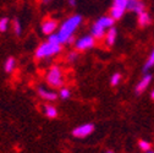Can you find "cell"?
<instances>
[{
	"label": "cell",
	"instance_id": "obj_5",
	"mask_svg": "<svg viewBox=\"0 0 154 153\" xmlns=\"http://www.w3.org/2000/svg\"><path fill=\"white\" fill-rule=\"evenodd\" d=\"M127 3H128V0H114L112 8L110 10V16L115 21L120 20V18L124 16L125 10L127 9Z\"/></svg>",
	"mask_w": 154,
	"mask_h": 153
},
{
	"label": "cell",
	"instance_id": "obj_17",
	"mask_svg": "<svg viewBox=\"0 0 154 153\" xmlns=\"http://www.w3.org/2000/svg\"><path fill=\"white\" fill-rule=\"evenodd\" d=\"M120 81H121V75H120L119 72H116V73H114V75L111 76L110 83H111V86H118V85L120 83Z\"/></svg>",
	"mask_w": 154,
	"mask_h": 153
},
{
	"label": "cell",
	"instance_id": "obj_22",
	"mask_svg": "<svg viewBox=\"0 0 154 153\" xmlns=\"http://www.w3.org/2000/svg\"><path fill=\"white\" fill-rule=\"evenodd\" d=\"M77 56H79V54H77L76 52H71V53H69V55H67V60H69V61H75V60L77 59Z\"/></svg>",
	"mask_w": 154,
	"mask_h": 153
},
{
	"label": "cell",
	"instance_id": "obj_23",
	"mask_svg": "<svg viewBox=\"0 0 154 153\" xmlns=\"http://www.w3.org/2000/svg\"><path fill=\"white\" fill-rule=\"evenodd\" d=\"M69 4L71 6H76V0H69Z\"/></svg>",
	"mask_w": 154,
	"mask_h": 153
},
{
	"label": "cell",
	"instance_id": "obj_4",
	"mask_svg": "<svg viewBox=\"0 0 154 153\" xmlns=\"http://www.w3.org/2000/svg\"><path fill=\"white\" fill-rule=\"evenodd\" d=\"M47 82L53 87H60L64 83V73L59 66H53L47 73Z\"/></svg>",
	"mask_w": 154,
	"mask_h": 153
},
{
	"label": "cell",
	"instance_id": "obj_18",
	"mask_svg": "<svg viewBox=\"0 0 154 153\" xmlns=\"http://www.w3.org/2000/svg\"><path fill=\"white\" fill-rule=\"evenodd\" d=\"M59 95H60V98H63V99H67V98H70L71 92H70L69 88H61Z\"/></svg>",
	"mask_w": 154,
	"mask_h": 153
},
{
	"label": "cell",
	"instance_id": "obj_24",
	"mask_svg": "<svg viewBox=\"0 0 154 153\" xmlns=\"http://www.w3.org/2000/svg\"><path fill=\"white\" fill-rule=\"evenodd\" d=\"M152 98H153V99H154V91H153V92H152Z\"/></svg>",
	"mask_w": 154,
	"mask_h": 153
},
{
	"label": "cell",
	"instance_id": "obj_6",
	"mask_svg": "<svg viewBox=\"0 0 154 153\" xmlns=\"http://www.w3.org/2000/svg\"><path fill=\"white\" fill-rule=\"evenodd\" d=\"M94 44H95V38L91 34V36H83V37H81L80 39L75 43V47H76L77 50L85 52L87 49L93 48Z\"/></svg>",
	"mask_w": 154,
	"mask_h": 153
},
{
	"label": "cell",
	"instance_id": "obj_15",
	"mask_svg": "<svg viewBox=\"0 0 154 153\" xmlns=\"http://www.w3.org/2000/svg\"><path fill=\"white\" fill-rule=\"evenodd\" d=\"M153 66H154V49H153V52L150 53L149 58L147 59V61H146V64H144V71L149 70V69L153 67Z\"/></svg>",
	"mask_w": 154,
	"mask_h": 153
},
{
	"label": "cell",
	"instance_id": "obj_7",
	"mask_svg": "<svg viewBox=\"0 0 154 153\" xmlns=\"http://www.w3.org/2000/svg\"><path fill=\"white\" fill-rule=\"evenodd\" d=\"M93 131H94V125L88 123V124H83V125L77 126L72 131V135L75 137H77V139H85V137L89 136Z\"/></svg>",
	"mask_w": 154,
	"mask_h": 153
},
{
	"label": "cell",
	"instance_id": "obj_19",
	"mask_svg": "<svg viewBox=\"0 0 154 153\" xmlns=\"http://www.w3.org/2000/svg\"><path fill=\"white\" fill-rule=\"evenodd\" d=\"M8 25H9V20L6 17H3L0 20V32H5L8 30Z\"/></svg>",
	"mask_w": 154,
	"mask_h": 153
},
{
	"label": "cell",
	"instance_id": "obj_11",
	"mask_svg": "<svg viewBox=\"0 0 154 153\" xmlns=\"http://www.w3.org/2000/svg\"><path fill=\"white\" fill-rule=\"evenodd\" d=\"M116 36H118L116 28H114V27L109 28L108 32L105 33V43L108 45H112L115 43V41H116Z\"/></svg>",
	"mask_w": 154,
	"mask_h": 153
},
{
	"label": "cell",
	"instance_id": "obj_14",
	"mask_svg": "<svg viewBox=\"0 0 154 153\" xmlns=\"http://www.w3.org/2000/svg\"><path fill=\"white\" fill-rule=\"evenodd\" d=\"M44 113H45V115L50 119H54V118L57 117V110L53 105H45L44 107Z\"/></svg>",
	"mask_w": 154,
	"mask_h": 153
},
{
	"label": "cell",
	"instance_id": "obj_27",
	"mask_svg": "<svg viewBox=\"0 0 154 153\" xmlns=\"http://www.w3.org/2000/svg\"><path fill=\"white\" fill-rule=\"evenodd\" d=\"M48 2H50V0H44V3H48Z\"/></svg>",
	"mask_w": 154,
	"mask_h": 153
},
{
	"label": "cell",
	"instance_id": "obj_8",
	"mask_svg": "<svg viewBox=\"0 0 154 153\" xmlns=\"http://www.w3.org/2000/svg\"><path fill=\"white\" fill-rule=\"evenodd\" d=\"M56 27H57V22L55 21V20H51V18H49V20H45L44 22H43V25H42V31H43V33L44 34H53L54 32H55V30H56Z\"/></svg>",
	"mask_w": 154,
	"mask_h": 153
},
{
	"label": "cell",
	"instance_id": "obj_25",
	"mask_svg": "<svg viewBox=\"0 0 154 153\" xmlns=\"http://www.w3.org/2000/svg\"><path fill=\"white\" fill-rule=\"evenodd\" d=\"M146 153H154V152H153V151H147Z\"/></svg>",
	"mask_w": 154,
	"mask_h": 153
},
{
	"label": "cell",
	"instance_id": "obj_16",
	"mask_svg": "<svg viewBox=\"0 0 154 153\" xmlns=\"http://www.w3.org/2000/svg\"><path fill=\"white\" fill-rule=\"evenodd\" d=\"M15 65H16L15 59H14V58H9V59L6 60V63H5V71H6V72H11V71L15 69Z\"/></svg>",
	"mask_w": 154,
	"mask_h": 153
},
{
	"label": "cell",
	"instance_id": "obj_20",
	"mask_svg": "<svg viewBox=\"0 0 154 153\" xmlns=\"http://www.w3.org/2000/svg\"><path fill=\"white\" fill-rule=\"evenodd\" d=\"M14 31H15V33L17 36L21 34V25H20V22H18L17 18H15V20H14Z\"/></svg>",
	"mask_w": 154,
	"mask_h": 153
},
{
	"label": "cell",
	"instance_id": "obj_2",
	"mask_svg": "<svg viewBox=\"0 0 154 153\" xmlns=\"http://www.w3.org/2000/svg\"><path fill=\"white\" fill-rule=\"evenodd\" d=\"M115 20L111 16H102L100 18H98L97 22L93 23L91 32L92 36L95 38V39H102L105 34V30H109L112 27Z\"/></svg>",
	"mask_w": 154,
	"mask_h": 153
},
{
	"label": "cell",
	"instance_id": "obj_13",
	"mask_svg": "<svg viewBox=\"0 0 154 153\" xmlns=\"http://www.w3.org/2000/svg\"><path fill=\"white\" fill-rule=\"evenodd\" d=\"M150 21H152V20H150V16H149L148 12L143 11V12L138 14V23H140V26L146 27V26H148V25L150 23Z\"/></svg>",
	"mask_w": 154,
	"mask_h": 153
},
{
	"label": "cell",
	"instance_id": "obj_12",
	"mask_svg": "<svg viewBox=\"0 0 154 153\" xmlns=\"http://www.w3.org/2000/svg\"><path fill=\"white\" fill-rule=\"evenodd\" d=\"M38 94H39L43 99H47V101H55L56 99V93L55 92L48 91L43 87H39V89H38Z\"/></svg>",
	"mask_w": 154,
	"mask_h": 153
},
{
	"label": "cell",
	"instance_id": "obj_9",
	"mask_svg": "<svg viewBox=\"0 0 154 153\" xmlns=\"http://www.w3.org/2000/svg\"><path fill=\"white\" fill-rule=\"evenodd\" d=\"M127 9L133 11V12H136V14H141L144 11V4L141 3L140 0H128Z\"/></svg>",
	"mask_w": 154,
	"mask_h": 153
},
{
	"label": "cell",
	"instance_id": "obj_26",
	"mask_svg": "<svg viewBox=\"0 0 154 153\" xmlns=\"http://www.w3.org/2000/svg\"><path fill=\"white\" fill-rule=\"evenodd\" d=\"M106 153H114V152H112V151H108Z\"/></svg>",
	"mask_w": 154,
	"mask_h": 153
},
{
	"label": "cell",
	"instance_id": "obj_21",
	"mask_svg": "<svg viewBox=\"0 0 154 153\" xmlns=\"http://www.w3.org/2000/svg\"><path fill=\"white\" fill-rule=\"evenodd\" d=\"M138 146H140V148L142 149V151H149L150 149V143L149 142H147V141H140V143H138Z\"/></svg>",
	"mask_w": 154,
	"mask_h": 153
},
{
	"label": "cell",
	"instance_id": "obj_10",
	"mask_svg": "<svg viewBox=\"0 0 154 153\" xmlns=\"http://www.w3.org/2000/svg\"><path fill=\"white\" fill-rule=\"evenodd\" d=\"M150 81H152V75H144L143 77L141 79V81L137 83V86H136V93H142V92H144L146 89H147V87L149 86V83H150Z\"/></svg>",
	"mask_w": 154,
	"mask_h": 153
},
{
	"label": "cell",
	"instance_id": "obj_1",
	"mask_svg": "<svg viewBox=\"0 0 154 153\" xmlns=\"http://www.w3.org/2000/svg\"><path fill=\"white\" fill-rule=\"evenodd\" d=\"M82 22V17L80 15H73L71 17H69L67 20L61 25L59 32L56 34H50L49 41L50 42H55V43H71L75 38H73V33L75 31L80 27Z\"/></svg>",
	"mask_w": 154,
	"mask_h": 153
},
{
	"label": "cell",
	"instance_id": "obj_3",
	"mask_svg": "<svg viewBox=\"0 0 154 153\" xmlns=\"http://www.w3.org/2000/svg\"><path fill=\"white\" fill-rule=\"evenodd\" d=\"M61 52V44L55 43V42H45L42 43L35 50V56L38 59H43V58H49L55 54H59Z\"/></svg>",
	"mask_w": 154,
	"mask_h": 153
}]
</instances>
